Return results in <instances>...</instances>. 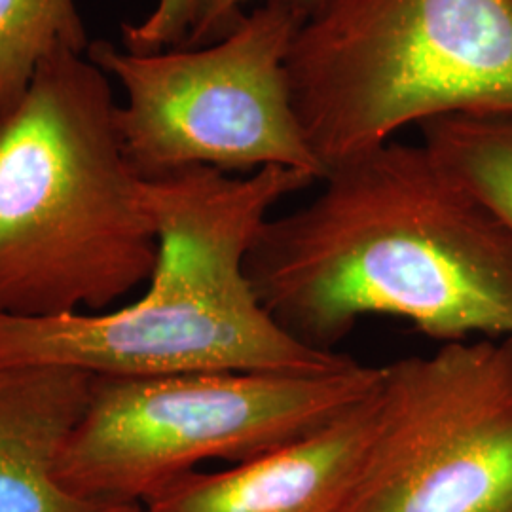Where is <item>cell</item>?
I'll return each mask as SVG.
<instances>
[{"mask_svg":"<svg viewBox=\"0 0 512 512\" xmlns=\"http://www.w3.org/2000/svg\"><path fill=\"white\" fill-rule=\"evenodd\" d=\"M319 183L300 169L245 177L186 167L145 179L158 256L135 302L52 319L0 315V363H52L93 376L311 374L351 357L306 348L275 323L247 258L275 205Z\"/></svg>","mask_w":512,"mask_h":512,"instance_id":"obj_2","label":"cell"},{"mask_svg":"<svg viewBox=\"0 0 512 512\" xmlns=\"http://www.w3.org/2000/svg\"><path fill=\"white\" fill-rule=\"evenodd\" d=\"M319 183L264 224L247 258L256 296L296 342L336 353L366 317L439 344L512 338V234L421 143L393 139Z\"/></svg>","mask_w":512,"mask_h":512,"instance_id":"obj_1","label":"cell"},{"mask_svg":"<svg viewBox=\"0 0 512 512\" xmlns=\"http://www.w3.org/2000/svg\"><path fill=\"white\" fill-rule=\"evenodd\" d=\"M285 67L329 171L412 124L512 112V0H327Z\"/></svg>","mask_w":512,"mask_h":512,"instance_id":"obj_4","label":"cell"},{"mask_svg":"<svg viewBox=\"0 0 512 512\" xmlns=\"http://www.w3.org/2000/svg\"><path fill=\"white\" fill-rule=\"evenodd\" d=\"M116 110L107 73L59 54L0 120V315L101 313L147 283L158 239Z\"/></svg>","mask_w":512,"mask_h":512,"instance_id":"obj_3","label":"cell"},{"mask_svg":"<svg viewBox=\"0 0 512 512\" xmlns=\"http://www.w3.org/2000/svg\"><path fill=\"white\" fill-rule=\"evenodd\" d=\"M342 512H512V338L382 366L374 435Z\"/></svg>","mask_w":512,"mask_h":512,"instance_id":"obj_7","label":"cell"},{"mask_svg":"<svg viewBox=\"0 0 512 512\" xmlns=\"http://www.w3.org/2000/svg\"><path fill=\"white\" fill-rule=\"evenodd\" d=\"M88 46L74 0H0V120L48 59L86 54Z\"/></svg>","mask_w":512,"mask_h":512,"instance_id":"obj_11","label":"cell"},{"mask_svg":"<svg viewBox=\"0 0 512 512\" xmlns=\"http://www.w3.org/2000/svg\"><path fill=\"white\" fill-rule=\"evenodd\" d=\"M306 18L294 0H264L207 46L131 54L90 42L86 57L126 90L116 126L133 169L152 179L186 167H289L321 181L327 169L300 126L285 67Z\"/></svg>","mask_w":512,"mask_h":512,"instance_id":"obj_6","label":"cell"},{"mask_svg":"<svg viewBox=\"0 0 512 512\" xmlns=\"http://www.w3.org/2000/svg\"><path fill=\"white\" fill-rule=\"evenodd\" d=\"M101 512H147L143 505H103Z\"/></svg>","mask_w":512,"mask_h":512,"instance_id":"obj_14","label":"cell"},{"mask_svg":"<svg viewBox=\"0 0 512 512\" xmlns=\"http://www.w3.org/2000/svg\"><path fill=\"white\" fill-rule=\"evenodd\" d=\"M215 0H158L141 23L122 25L124 50L131 54H158L184 48L202 25Z\"/></svg>","mask_w":512,"mask_h":512,"instance_id":"obj_12","label":"cell"},{"mask_svg":"<svg viewBox=\"0 0 512 512\" xmlns=\"http://www.w3.org/2000/svg\"><path fill=\"white\" fill-rule=\"evenodd\" d=\"M420 131L440 167L512 234V112L440 116Z\"/></svg>","mask_w":512,"mask_h":512,"instance_id":"obj_10","label":"cell"},{"mask_svg":"<svg viewBox=\"0 0 512 512\" xmlns=\"http://www.w3.org/2000/svg\"><path fill=\"white\" fill-rule=\"evenodd\" d=\"M95 376L52 363H0V512H101L57 480Z\"/></svg>","mask_w":512,"mask_h":512,"instance_id":"obj_9","label":"cell"},{"mask_svg":"<svg viewBox=\"0 0 512 512\" xmlns=\"http://www.w3.org/2000/svg\"><path fill=\"white\" fill-rule=\"evenodd\" d=\"M376 393L378 387L329 423L255 458L217 473L181 476L143 507L147 512H342L374 435Z\"/></svg>","mask_w":512,"mask_h":512,"instance_id":"obj_8","label":"cell"},{"mask_svg":"<svg viewBox=\"0 0 512 512\" xmlns=\"http://www.w3.org/2000/svg\"><path fill=\"white\" fill-rule=\"evenodd\" d=\"M247 2H251V0H215L209 14L203 19L202 25L196 29V33L190 37L184 48H198V46H207V44H215L222 40L230 31H234V27L245 16L241 8ZM294 2L308 16H311L327 0H294Z\"/></svg>","mask_w":512,"mask_h":512,"instance_id":"obj_13","label":"cell"},{"mask_svg":"<svg viewBox=\"0 0 512 512\" xmlns=\"http://www.w3.org/2000/svg\"><path fill=\"white\" fill-rule=\"evenodd\" d=\"M382 366L311 374L95 376L57 480L93 505H145L209 459L238 463L329 423L376 391Z\"/></svg>","mask_w":512,"mask_h":512,"instance_id":"obj_5","label":"cell"}]
</instances>
